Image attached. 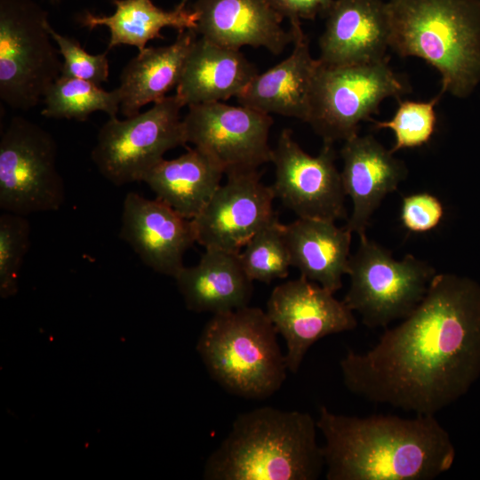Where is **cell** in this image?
I'll return each instance as SVG.
<instances>
[{
    "instance_id": "1",
    "label": "cell",
    "mask_w": 480,
    "mask_h": 480,
    "mask_svg": "<svg viewBox=\"0 0 480 480\" xmlns=\"http://www.w3.org/2000/svg\"><path fill=\"white\" fill-rule=\"evenodd\" d=\"M346 388L371 402L435 415L480 377V284L436 274L417 308L368 351L348 350Z\"/></svg>"
},
{
    "instance_id": "2",
    "label": "cell",
    "mask_w": 480,
    "mask_h": 480,
    "mask_svg": "<svg viewBox=\"0 0 480 480\" xmlns=\"http://www.w3.org/2000/svg\"><path fill=\"white\" fill-rule=\"evenodd\" d=\"M327 480H431L448 471L455 448L435 415L348 416L319 409Z\"/></svg>"
},
{
    "instance_id": "3",
    "label": "cell",
    "mask_w": 480,
    "mask_h": 480,
    "mask_svg": "<svg viewBox=\"0 0 480 480\" xmlns=\"http://www.w3.org/2000/svg\"><path fill=\"white\" fill-rule=\"evenodd\" d=\"M316 420L308 412L271 406L240 413L209 455L208 480H315L324 467Z\"/></svg>"
},
{
    "instance_id": "4",
    "label": "cell",
    "mask_w": 480,
    "mask_h": 480,
    "mask_svg": "<svg viewBox=\"0 0 480 480\" xmlns=\"http://www.w3.org/2000/svg\"><path fill=\"white\" fill-rule=\"evenodd\" d=\"M390 48L441 75V92L464 99L480 84V0H389Z\"/></svg>"
},
{
    "instance_id": "5",
    "label": "cell",
    "mask_w": 480,
    "mask_h": 480,
    "mask_svg": "<svg viewBox=\"0 0 480 480\" xmlns=\"http://www.w3.org/2000/svg\"><path fill=\"white\" fill-rule=\"evenodd\" d=\"M277 334L266 311L246 306L212 315L196 350L224 389L246 399H265L280 389L288 371Z\"/></svg>"
},
{
    "instance_id": "6",
    "label": "cell",
    "mask_w": 480,
    "mask_h": 480,
    "mask_svg": "<svg viewBox=\"0 0 480 480\" xmlns=\"http://www.w3.org/2000/svg\"><path fill=\"white\" fill-rule=\"evenodd\" d=\"M47 12L35 0H0V98L28 111L61 75Z\"/></svg>"
},
{
    "instance_id": "7",
    "label": "cell",
    "mask_w": 480,
    "mask_h": 480,
    "mask_svg": "<svg viewBox=\"0 0 480 480\" xmlns=\"http://www.w3.org/2000/svg\"><path fill=\"white\" fill-rule=\"evenodd\" d=\"M436 274L432 266L412 254L395 260L364 234L348 260L350 285L343 301L367 327L387 328L417 308Z\"/></svg>"
},
{
    "instance_id": "8",
    "label": "cell",
    "mask_w": 480,
    "mask_h": 480,
    "mask_svg": "<svg viewBox=\"0 0 480 480\" xmlns=\"http://www.w3.org/2000/svg\"><path fill=\"white\" fill-rule=\"evenodd\" d=\"M407 92L388 59L317 69L307 123L324 142L347 140L358 134L360 123L372 120L387 98Z\"/></svg>"
},
{
    "instance_id": "9",
    "label": "cell",
    "mask_w": 480,
    "mask_h": 480,
    "mask_svg": "<svg viewBox=\"0 0 480 480\" xmlns=\"http://www.w3.org/2000/svg\"><path fill=\"white\" fill-rule=\"evenodd\" d=\"M177 94L166 96L149 109L100 127L91 158L100 173L116 186L143 181L164 154L187 144Z\"/></svg>"
},
{
    "instance_id": "10",
    "label": "cell",
    "mask_w": 480,
    "mask_h": 480,
    "mask_svg": "<svg viewBox=\"0 0 480 480\" xmlns=\"http://www.w3.org/2000/svg\"><path fill=\"white\" fill-rule=\"evenodd\" d=\"M64 201L55 140L37 124L13 116L0 140V208L26 216L58 211Z\"/></svg>"
},
{
    "instance_id": "11",
    "label": "cell",
    "mask_w": 480,
    "mask_h": 480,
    "mask_svg": "<svg viewBox=\"0 0 480 480\" xmlns=\"http://www.w3.org/2000/svg\"><path fill=\"white\" fill-rule=\"evenodd\" d=\"M182 122L186 142L213 159L225 174L271 163L268 114L214 101L188 106Z\"/></svg>"
},
{
    "instance_id": "12",
    "label": "cell",
    "mask_w": 480,
    "mask_h": 480,
    "mask_svg": "<svg viewBox=\"0 0 480 480\" xmlns=\"http://www.w3.org/2000/svg\"><path fill=\"white\" fill-rule=\"evenodd\" d=\"M336 158L332 143L324 142L319 154L313 156L294 140L290 129H284L272 150L275 197L298 218L347 219L346 193Z\"/></svg>"
},
{
    "instance_id": "13",
    "label": "cell",
    "mask_w": 480,
    "mask_h": 480,
    "mask_svg": "<svg viewBox=\"0 0 480 480\" xmlns=\"http://www.w3.org/2000/svg\"><path fill=\"white\" fill-rule=\"evenodd\" d=\"M333 294L302 276L273 289L266 313L285 340L289 372H298L309 348L320 339L356 327L353 311Z\"/></svg>"
},
{
    "instance_id": "14",
    "label": "cell",
    "mask_w": 480,
    "mask_h": 480,
    "mask_svg": "<svg viewBox=\"0 0 480 480\" xmlns=\"http://www.w3.org/2000/svg\"><path fill=\"white\" fill-rule=\"evenodd\" d=\"M206 205L192 220L196 243L204 249L240 252L248 241L276 214L271 186L258 170L226 174Z\"/></svg>"
},
{
    "instance_id": "15",
    "label": "cell",
    "mask_w": 480,
    "mask_h": 480,
    "mask_svg": "<svg viewBox=\"0 0 480 480\" xmlns=\"http://www.w3.org/2000/svg\"><path fill=\"white\" fill-rule=\"evenodd\" d=\"M120 237L154 271L175 277L186 252L196 243L192 220L158 200L128 193L123 204Z\"/></svg>"
},
{
    "instance_id": "16",
    "label": "cell",
    "mask_w": 480,
    "mask_h": 480,
    "mask_svg": "<svg viewBox=\"0 0 480 480\" xmlns=\"http://www.w3.org/2000/svg\"><path fill=\"white\" fill-rule=\"evenodd\" d=\"M319 38L325 66L369 63L388 59L390 20L381 0H333Z\"/></svg>"
},
{
    "instance_id": "17",
    "label": "cell",
    "mask_w": 480,
    "mask_h": 480,
    "mask_svg": "<svg viewBox=\"0 0 480 480\" xmlns=\"http://www.w3.org/2000/svg\"><path fill=\"white\" fill-rule=\"evenodd\" d=\"M191 8L198 16L196 34L221 46L264 47L278 55L294 40L268 0H196Z\"/></svg>"
},
{
    "instance_id": "18",
    "label": "cell",
    "mask_w": 480,
    "mask_h": 480,
    "mask_svg": "<svg viewBox=\"0 0 480 480\" xmlns=\"http://www.w3.org/2000/svg\"><path fill=\"white\" fill-rule=\"evenodd\" d=\"M340 153L343 188L353 205L345 226L361 236L384 197L405 179L407 169L372 135L356 134L345 140Z\"/></svg>"
},
{
    "instance_id": "19",
    "label": "cell",
    "mask_w": 480,
    "mask_h": 480,
    "mask_svg": "<svg viewBox=\"0 0 480 480\" xmlns=\"http://www.w3.org/2000/svg\"><path fill=\"white\" fill-rule=\"evenodd\" d=\"M294 35L292 53L258 74L236 97L239 105L266 114L293 117L307 123L314 82L320 60L314 59L300 21L291 22Z\"/></svg>"
},
{
    "instance_id": "20",
    "label": "cell",
    "mask_w": 480,
    "mask_h": 480,
    "mask_svg": "<svg viewBox=\"0 0 480 480\" xmlns=\"http://www.w3.org/2000/svg\"><path fill=\"white\" fill-rule=\"evenodd\" d=\"M188 309L212 315L249 306L253 281L239 252L205 249L195 266L183 267L174 277Z\"/></svg>"
},
{
    "instance_id": "21",
    "label": "cell",
    "mask_w": 480,
    "mask_h": 480,
    "mask_svg": "<svg viewBox=\"0 0 480 480\" xmlns=\"http://www.w3.org/2000/svg\"><path fill=\"white\" fill-rule=\"evenodd\" d=\"M258 75L240 50L196 38L187 56L176 94L184 106L237 97Z\"/></svg>"
},
{
    "instance_id": "22",
    "label": "cell",
    "mask_w": 480,
    "mask_h": 480,
    "mask_svg": "<svg viewBox=\"0 0 480 480\" xmlns=\"http://www.w3.org/2000/svg\"><path fill=\"white\" fill-rule=\"evenodd\" d=\"M352 234L346 226L326 220L297 218L284 224L292 267L335 293L348 273Z\"/></svg>"
},
{
    "instance_id": "23",
    "label": "cell",
    "mask_w": 480,
    "mask_h": 480,
    "mask_svg": "<svg viewBox=\"0 0 480 480\" xmlns=\"http://www.w3.org/2000/svg\"><path fill=\"white\" fill-rule=\"evenodd\" d=\"M197 38L193 29L179 31L175 41L168 45L146 47L123 68L120 85V111L125 117L166 97L177 86L187 56Z\"/></svg>"
},
{
    "instance_id": "24",
    "label": "cell",
    "mask_w": 480,
    "mask_h": 480,
    "mask_svg": "<svg viewBox=\"0 0 480 480\" xmlns=\"http://www.w3.org/2000/svg\"><path fill=\"white\" fill-rule=\"evenodd\" d=\"M224 174L213 159L194 147L176 158L163 159L143 181L156 198L193 220L221 185Z\"/></svg>"
},
{
    "instance_id": "25",
    "label": "cell",
    "mask_w": 480,
    "mask_h": 480,
    "mask_svg": "<svg viewBox=\"0 0 480 480\" xmlns=\"http://www.w3.org/2000/svg\"><path fill=\"white\" fill-rule=\"evenodd\" d=\"M116 11L109 16H96L86 12L81 20L91 29L106 26L110 31L108 50L120 44L144 50L148 41L164 38L161 29L179 31L196 28L197 13L192 8L178 4L172 11L156 6L151 0H113Z\"/></svg>"
},
{
    "instance_id": "26",
    "label": "cell",
    "mask_w": 480,
    "mask_h": 480,
    "mask_svg": "<svg viewBox=\"0 0 480 480\" xmlns=\"http://www.w3.org/2000/svg\"><path fill=\"white\" fill-rule=\"evenodd\" d=\"M43 101L44 117L84 121L96 111L116 116L121 96L117 88L108 92L94 83L60 76L47 89Z\"/></svg>"
},
{
    "instance_id": "27",
    "label": "cell",
    "mask_w": 480,
    "mask_h": 480,
    "mask_svg": "<svg viewBox=\"0 0 480 480\" xmlns=\"http://www.w3.org/2000/svg\"><path fill=\"white\" fill-rule=\"evenodd\" d=\"M241 264L252 281L270 284L285 278L292 267L284 224L276 215L239 252Z\"/></svg>"
},
{
    "instance_id": "28",
    "label": "cell",
    "mask_w": 480,
    "mask_h": 480,
    "mask_svg": "<svg viewBox=\"0 0 480 480\" xmlns=\"http://www.w3.org/2000/svg\"><path fill=\"white\" fill-rule=\"evenodd\" d=\"M441 96L439 93L429 101L398 100V107L390 120H372L375 129H390L394 132L392 153L421 147L431 140L436 125L435 107Z\"/></svg>"
},
{
    "instance_id": "29",
    "label": "cell",
    "mask_w": 480,
    "mask_h": 480,
    "mask_svg": "<svg viewBox=\"0 0 480 480\" xmlns=\"http://www.w3.org/2000/svg\"><path fill=\"white\" fill-rule=\"evenodd\" d=\"M30 225L25 215L4 212L0 216V295L18 292L19 276L29 248Z\"/></svg>"
},
{
    "instance_id": "30",
    "label": "cell",
    "mask_w": 480,
    "mask_h": 480,
    "mask_svg": "<svg viewBox=\"0 0 480 480\" xmlns=\"http://www.w3.org/2000/svg\"><path fill=\"white\" fill-rule=\"evenodd\" d=\"M48 30L63 57L60 76L86 80L98 85L108 81L109 64L107 52L90 54L76 39L57 33L51 25Z\"/></svg>"
},
{
    "instance_id": "31",
    "label": "cell",
    "mask_w": 480,
    "mask_h": 480,
    "mask_svg": "<svg viewBox=\"0 0 480 480\" xmlns=\"http://www.w3.org/2000/svg\"><path fill=\"white\" fill-rule=\"evenodd\" d=\"M440 200L428 193H417L403 198L401 221L412 233H425L436 228L444 217Z\"/></svg>"
},
{
    "instance_id": "32",
    "label": "cell",
    "mask_w": 480,
    "mask_h": 480,
    "mask_svg": "<svg viewBox=\"0 0 480 480\" xmlns=\"http://www.w3.org/2000/svg\"><path fill=\"white\" fill-rule=\"evenodd\" d=\"M273 8L291 22L314 20L327 14L333 0H268Z\"/></svg>"
},
{
    "instance_id": "33",
    "label": "cell",
    "mask_w": 480,
    "mask_h": 480,
    "mask_svg": "<svg viewBox=\"0 0 480 480\" xmlns=\"http://www.w3.org/2000/svg\"><path fill=\"white\" fill-rule=\"evenodd\" d=\"M188 1V0H181L180 3L179 4L181 5V6H186Z\"/></svg>"
}]
</instances>
